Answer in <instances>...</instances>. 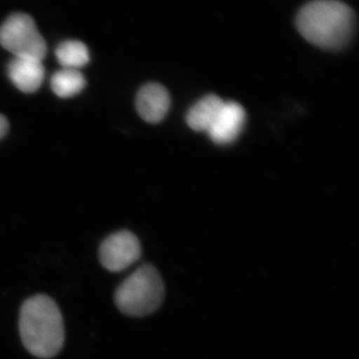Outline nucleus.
I'll return each mask as SVG.
<instances>
[{"label": "nucleus", "instance_id": "1", "mask_svg": "<svg viewBox=\"0 0 359 359\" xmlns=\"http://www.w3.org/2000/svg\"><path fill=\"white\" fill-rule=\"evenodd\" d=\"M20 332L23 346L35 358L57 355L65 340V323L57 304L46 294L26 299L20 309Z\"/></svg>", "mask_w": 359, "mask_h": 359}, {"label": "nucleus", "instance_id": "2", "mask_svg": "<svg viewBox=\"0 0 359 359\" xmlns=\"http://www.w3.org/2000/svg\"><path fill=\"white\" fill-rule=\"evenodd\" d=\"M354 25L353 11L339 0H313L302 7L297 18V29L304 39L334 50L348 43Z\"/></svg>", "mask_w": 359, "mask_h": 359}, {"label": "nucleus", "instance_id": "3", "mask_svg": "<svg viewBox=\"0 0 359 359\" xmlns=\"http://www.w3.org/2000/svg\"><path fill=\"white\" fill-rule=\"evenodd\" d=\"M164 295L165 285L158 269L143 264L116 290L115 304L125 316L142 318L155 313Z\"/></svg>", "mask_w": 359, "mask_h": 359}, {"label": "nucleus", "instance_id": "4", "mask_svg": "<svg viewBox=\"0 0 359 359\" xmlns=\"http://www.w3.org/2000/svg\"><path fill=\"white\" fill-rule=\"evenodd\" d=\"M0 45L14 57L42 61L47 46L34 20L25 13H14L0 26Z\"/></svg>", "mask_w": 359, "mask_h": 359}, {"label": "nucleus", "instance_id": "5", "mask_svg": "<svg viewBox=\"0 0 359 359\" xmlns=\"http://www.w3.org/2000/svg\"><path fill=\"white\" fill-rule=\"evenodd\" d=\"M138 238L129 231L112 233L100 245L99 259L106 269L119 273L136 263L141 257Z\"/></svg>", "mask_w": 359, "mask_h": 359}, {"label": "nucleus", "instance_id": "6", "mask_svg": "<svg viewBox=\"0 0 359 359\" xmlns=\"http://www.w3.org/2000/svg\"><path fill=\"white\" fill-rule=\"evenodd\" d=\"M245 122V111L240 104L233 101L224 102L208 134L218 145H228L238 138Z\"/></svg>", "mask_w": 359, "mask_h": 359}, {"label": "nucleus", "instance_id": "7", "mask_svg": "<svg viewBox=\"0 0 359 359\" xmlns=\"http://www.w3.org/2000/svg\"><path fill=\"white\" fill-rule=\"evenodd\" d=\"M170 102L169 92L163 85L149 83L138 92L136 108L142 119L156 124L166 117Z\"/></svg>", "mask_w": 359, "mask_h": 359}, {"label": "nucleus", "instance_id": "8", "mask_svg": "<svg viewBox=\"0 0 359 359\" xmlns=\"http://www.w3.org/2000/svg\"><path fill=\"white\" fill-rule=\"evenodd\" d=\"M9 79L18 90L26 94L36 92L43 82L45 70L37 59L14 57L7 66Z\"/></svg>", "mask_w": 359, "mask_h": 359}, {"label": "nucleus", "instance_id": "9", "mask_svg": "<svg viewBox=\"0 0 359 359\" xmlns=\"http://www.w3.org/2000/svg\"><path fill=\"white\" fill-rule=\"evenodd\" d=\"M224 102L219 96L214 94L205 96L189 110L186 117L187 124L195 131L208 132Z\"/></svg>", "mask_w": 359, "mask_h": 359}, {"label": "nucleus", "instance_id": "10", "mask_svg": "<svg viewBox=\"0 0 359 359\" xmlns=\"http://www.w3.org/2000/svg\"><path fill=\"white\" fill-rule=\"evenodd\" d=\"M85 85L86 80L79 70L63 68L51 78L52 91L60 98L77 95L85 88Z\"/></svg>", "mask_w": 359, "mask_h": 359}, {"label": "nucleus", "instance_id": "11", "mask_svg": "<svg viewBox=\"0 0 359 359\" xmlns=\"http://www.w3.org/2000/svg\"><path fill=\"white\" fill-rule=\"evenodd\" d=\"M58 62L67 69L78 70L89 62L90 56L86 45L78 40L62 42L56 48Z\"/></svg>", "mask_w": 359, "mask_h": 359}, {"label": "nucleus", "instance_id": "12", "mask_svg": "<svg viewBox=\"0 0 359 359\" xmlns=\"http://www.w3.org/2000/svg\"><path fill=\"white\" fill-rule=\"evenodd\" d=\"M9 124L7 121L6 116L0 114V139L6 136L7 131H8Z\"/></svg>", "mask_w": 359, "mask_h": 359}]
</instances>
